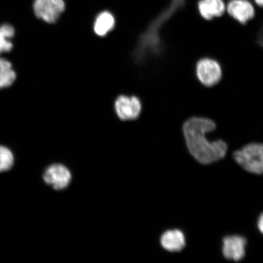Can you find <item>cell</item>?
I'll return each mask as SVG.
<instances>
[{
  "mask_svg": "<svg viewBox=\"0 0 263 263\" xmlns=\"http://www.w3.org/2000/svg\"><path fill=\"white\" fill-rule=\"evenodd\" d=\"M258 227L259 231H260L263 234V213L261 214L258 219Z\"/></svg>",
  "mask_w": 263,
  "mask_h": 263,
  "instance_id": "cell-16",
  "label": "cell"
},
{
  "mask_svg": "<svg viewBox=\"0 0 263 263\" xmlns=\"http://www.w3.org/2000/svg\"><path fill=\"white\" fill-rule=\"evenodd\" d=\"M33 11L36 17L49 24H53L64 12V0H34Z\"/></svg>",
  "mask_w": 263,
  "mask_h": 263,
  "instance_id": "cell-3",
  "label": "cell"
},
{
  "mask_svg": "<svg viewBox=\"0 0 263 263\" xmlns=\"http://www.w3.org/2000/svg\"><path fill=\"white\" fill-rule=\"evenodd\" d=\"M16 78L11 62L0 58V89L11 87L14 83Z\"/></svg>",
  "mask_w": 263,
  "mask_h": 263,
  "instance_id": "cell-12",
  "label": "cell"
},
{
  "mask_svg": "<svg viewBox=\"0 0 263 263\" xmlns=\"http://www.w3.org/2000/svg\"><path fill=\"white\" fill-rule=\"evenodd\" d=\"M234 158L236 162L248 172L263 174V144H249L236 151Z\"/></svg>",
  "mask_w": 263,
  "mask_h": 263,
  "instance_id": "cell-2",
  "label": "cell"
},
{
  "mask_svg": "<svg viewBox=\"0 0 263 263\" xmlns=\"http://www.w3.org/2000/svg\"><path fill=\"white\" fill-rule=\"evenodd\" d=\"M141 101L134 96L121 95L115 102V110L117 117L122 121L136 120L141 111Z\"/></svg>",
  "mask_w": 263,
  "mask_h": 263,
  "instance_id": "cell-6",
  "label": "cell"
},
{
  "mask_svg": "<svg viewBox=\"0 0 263 263\" xmlns=\"http://www.w3.org/2000/svg\"><path fill=\"white\" fill-rule=\"evenodd\" d=\"M255 2L258 6L263 7V0H255Z\"/></svg>",
  "mask_w": 263,
  "mask_h": 263,
  "instance_id": "cell-17",
  "label": "cell"
},
{
  "mask_svg": "<svg viewBox=\"0 0 263 263\" xmlns=\"http://www.w3.org/2000/svg\"><path fill=\"white\" fill-rule=\"evenodd\" d=\"M197 79L206 87L218 84L222 78V69L218 62L211 58H203L197 62L196 67Z\"/></svg>",
  "mask_w": 263,
  "mask_h": 263,
  "instance_id": "cell-4",
  "label": "cell"
},
{
  "mask_svg": "<svg viewBox=\"0 0 263 263\" xmlns=\"http://www.w3.org/2000/svg\"><path fill=\"white\" fill-rule=\"evenodd\" d=\"M216 124L209 118L192 117L183 126L187 147L192 155L200 163L210 164L224 157L228 144L222 140L210 141L206 134L216 129Z\"/></svg>",
  "mask_w": 263,
  "mask_h": 263,
  "instance_id": "cell-1",
  "label": "cell"
},
{
  "mask_svg": "<svg viewBox=\"0 0 263 263\" xmlns=\"http://www.w3.org/2000/svg\"><path fill=\"white\" fill-rule=\"evenodd\" d=\"M15 34L14 26L9 24L0 25V55L12 50L14 47L12 40Z\"/></svg>",
  "mask_w": 263,
  "mask_h": 263,
  "instance_id": "cell-13",
  "label": "cell"
},
{
  "mask_svg": "<svg viewBox=\"0 0 263 263\" xmlns=\"http://www.w3.org/2000/svg\"><path fill=\"white\" fill-rule=\"evenodd\" d=\"M14 156L8 147L0 146V172H7L14 165Z\"/></svg>",
  "mask_w": 263,
  "mask_h": 263,
  "instance_id": "cell-14",
  "label": "cell"
},
{
  "mask_svg": "<svg viewBox=\"0 0 263 263\" xmlns=\"http://www.w3.org/2000/svg\"><path fill=\"white\" fill-rule=\"evenodd\" d=\"M227 10L230 16L241 24H246L255 15L254 6L248 0H231Z\"/></svg>",
  "mask_w": 263,
  "mask_h": 263,
  "instance_id": "cell-8",
  "label": "cell"
},
{
  "mask_svg": "<svg viewBox=\"0 0 263 263\" xmlns=\"http://www.w3.org/2000/svg\"><path fill=\"white\" fill-rule=\"evenodd\" d=\"M199 14L205 20H212L223 15L226 6L223 0H200L198 3Z\"/></svg>",
  "mask_w": 263,
  "mask_h": 263,
  "instance_id": "cell-10",
  "label": "cell"
},
{
  "mask_svg": "<svg viewBox=\"0 0 263 263\" xmlns=\"http://www.w3.org/2000/svg\"><path fill=\"white\" fill-rule=\"evenodd\" d=\"M160 243L166 251L172 252H180L185 248V237L179 230H167L161 236Z\"/></svg>",
  "mask_w": 263,
  "mask_h": 263,
  "instance_id": "cell-9",
  "label": "cell"
},
{
  "mask_svg": "<svg viewBox=\"0 0 263 263\" xmlns=\"http://www.w3.org/2000/svg\"><path fill=\"white\" fill-rule=\"evenodd\" d=\"M43 179L48 185L55 190H63L70 185L71 173L64 164L54 163L45 170Z\"/></svg>",
  "mask_w": 263,
  "mask_h": 263,
  "instance_id": "cell-5",
  "label": "cell"
},
{
  "mask_svg": "<svg viewBox=\"0 0 263 263\" xmlns=\"http://www.w3.org/2000/svg\"><path fill=\"white\" fill-rule=\"evenodd\" d=\"M114 16L108 11H103L99 14L93 25V30L98 36L103 37L106 36L115 28Z\"/></svg>",
  "mask_w": 263,
  "mask_h": 263,
  "instance_id": "cell-11",
  "label": "cell"
},
{
  "mask_svg": "<svg viewBox=\"0 0 263 263\" xmlns=\"http://www.w3.org/2000/svg\"><path fill=\"white\" fill-rule=\"evenodd\" d=\"M257 42L258 45L263 48V25L258 33Z\"/></svg>",
  "mask_w": 263,
  "mask_h": 263,
  "instance_id": "cell-15",
  "label": "cell"
},
{
  "mask_svg": "<svg viewBox=\"0 0 263 263\" xmlns=\"http://www.w3.org/2000/svg\"><path fill=\"white\" fill-rule=\"evenodd\" d=\"M246 243V239L242 236H227L223 239V255L228 259L236 261L241 260L245 255Z\"/></svg>",
  "mask_w": 263,
  "mask_h": 263,
  "instance_id": "cell-7",
  "label": "cell"
}]
</instances>
